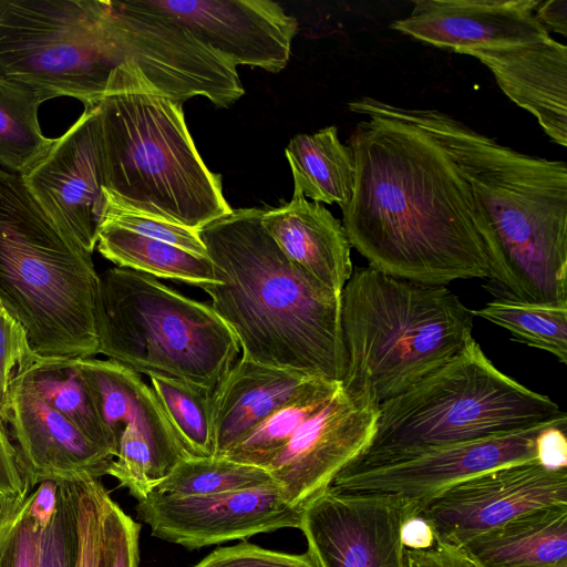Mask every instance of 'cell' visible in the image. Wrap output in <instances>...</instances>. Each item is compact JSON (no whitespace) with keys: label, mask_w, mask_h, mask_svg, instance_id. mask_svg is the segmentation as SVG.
I'll use <instances>...</instances> for the list:
<instances>
[{"label":"cell","mask_w":567,"mask_h":567,"mask_svg":"<svg viewBox=\"0 0 567 567\" xmlns=\"http://www.w3.org/2000/svg\"><path fill=\"white\" fill-rule=\"evenodd\" d=\"M348 107L365 116L349 140L355 178L341 209L351 247L398 278L488 279L487 225L451 155L393 104L362 96Z\"/></svg>","instance_id":"obj_1"},{"label":"cell","mask_w":567,"mask_h":567,"mask_svg":"<svg viewBox=\"0 0 567 567\" xmlns=\"http://www.w3.org/2000/svg\"><path fill=\"white\" fill-rule=\"evenodd\" d=\"M261 214L233 209L198 230L217 281L198 288L234 332L243 358L342 381L341 295L281 252L261 225Z\"/></svg>","instance_id":"obj_2"},{"label":"cell","mask_w":567,"mask_h":567,"mask_svg":"<svg viewBox=\"0 0 567 567\" xmlns=\"http://www.w3.org/2000/svg\"><path fill=\"white\" fill-rule=\"evenodd\" d=\"M395 112L433 135L487 225L488 279L512 297L567 302V165L529 156L433 109Z\"/></svg>","instance_id":"obj_3"},{"label":"cell","mask_w":567,"mask_h":567,"mask_svg":"<svg viewBox=\"0 0 567 567\" xmlns=\"http://www.w3.org/2000/svg\"><path fill=\"white\" fill-rule=\"evenodd\" d=\"M183 103L127 63L97 104L104 190L123 206L199 230L233 209L219 174L203 162Z\"/></svg>","instance_id":"obj_4"},{"label":"cell","mask_w":567,"mask_h":567,"mask_svg":"<svg viewBox=\"0 0 567 567\" xmlns=\"http://www.w3.org/2000/svg\"><path fill=\"white\" fill-rule=\"evenodd\" d=\"M473 320L445 285L353 268L341 292L342 383L378 404L393 398L458 353Z\"/></svg>","instance_id":"obj_5"},{"label":"cell","mask_w":567,"mask_h":567,"mask_svg":"<svg viewBox=\"0 0 567 567\" xmlns=\"http://www.w3.org/2000/svg\"><path fill=\"white\" fill-rule=\"evenodd\" d=\"M92 255L48 215L22 176L0 168V300L45 358L99 354Z\"/></svg>","instance_id":"obj_6"},{"label":"cell","mask_w":567,"mask_h":567,"mask_svg":"<svg viewBox=\"0 0 567 567\" xmlns=\"http://www.w3.org/2000/svg\"><path fill=\"white\" fill-rule=\"evenodd\" d=\"M561 412L548 396L499 371L473 338L440 368L379 403L369 445L346 467L517 431Z\"/></svg>","instance_id":"obj_7"},{"label":"cell","mask_w":567,"mask_h":567,"mask_svg":"<svg viewBox=\"0 0 567 567\" xmlns=\"http://www.w3.org/2000/svg\"><path fill=\"white\" fill-rule=\"evenodd\" d=\"M99 354L137 373L214 390L239 343L212 306L128 268L99 274L94 307Z\"/></svg>","instance_id":"obj_8"},{"label":"cell","mask_w":567,"mask_h":567,"mask_svg":"<svg viewBox=\"0 0 567 567\" xmlns=\"http://www.w3.org/2000/svg\"><path fill=\"white\" fill-rule=\"evenodd\" d=\"M122 64L113 1L0 0V80L43 102L85 107L106 96Z\"/></svg>","instance_id":"obj_9"},{"label":"cell","mask_w":567,"mask_h":567,"mask_svg":"<svg viewBox=\"0 0 567 567\" xmlns=\"http://www.w3.org/2000/svg\"><path fill=\"white\" fill-rule=\"evenodd\" d=\"M566 416H557L532 426L478 440L434 446L385 463L342 468L332 489L390 495L419 505L454 484L483 472L537 460L536 440L542 431Z\"/></svg>","instance_id":"obj_10"},{"label":"cell","mask_w":567,"mask_h":567,"mask_svg":"<svg viewBox=\"0 0 567 567\" xmlns=\"http://www.w3.org/2000/svg\"><path fill=\"white\" fill-rule=\"evenodd\" d=\"M567 505V468L537 460L499 466L463 480L417 506L435 542L460 548L473 537L527 512Z\"/></svg>","instance_id":"obj_11"},{"label":"cell","mask_w":567,"mask_h":567,"mask_svg":"<svg viewBox=\"0 0 567 567\" xmlns=\"http://www.w3.org/2000/svg\"><path fill=\"white\" fill-rule=\"evenodd\" d=\"M411 516L413 506L394 496L328 487L303 507L299 529L317 567H403Z\"/></svg>","instance_id":"obj_12"},{"label":"cell","mask_w":567,"mask_h":567,"mask_svg":"<svg viewBox=\"0 0 567 567\" xmlns=\"http://www.w3.org/2000/svg\"><path fill=\"white\" fill-rule=\"evenodd\" d=\"M140 519L154 537L188 549L299 528L302 509L290 505L277 484L204 496L152 492L137 502Z\"/></svg>","instance_id":"obj_13"},{"label":"cell","mask_w":567,"mask_h":567,"mask_svg":"<svg viewBox=\"0 0 567 567\" xmlns=\"http://www.w3.org/2000/svg\"><path fill=\"white\" fill-rule=\"evenodd\" d=\"M378 403L341 383L329 402L307 420L267 466L282 497L303 507L369 445Z\"/></svg>","instance_id":"obj_14"},{"label":"cell","mask_w":567,"mask_h":567,"mask_svg":"<svg viewBox=\"0 0 567 567\" xmlns=\"http://www.w3.org/2000/svg\"><path fill=\"white\" fill-rule=\"evenodd\" d=\"M27 187L48 215L92 255L103 218L105 188L99 109L82 115L27 175Z\"/></svg>","instance_id":"obj_15"},{"label":"cell","mask_w":567,"mask_h":567,"mask_svg":"<svg viewBox=\"0 0 567 567\" xmlns=\"http://www.w3.org/2000/svg\"><path fill=\"white\" fill-rule=\"evenodd\" d=\"M237 65L277 73L290 59L298 21L269 0H151Z\"/></svg>","instance_id":"obj_16"},{"label":"cell","mask_w":567,"mask_h":567,"mask_svg":"<svg viewBox=\"0 0 567 567\" xmlns=\"http://www.w3.org/2000/svg\"><path fill=\"white\" fill-rule=\"evenodd\" d=\"M7 424L27 484L100 478L114 460L52 409L22 374L11 385Z\"/></svg>","instance_id":"obj_17"},{"label":"cell","mask_w":567,"mask_h":567,"mask_svg":"<svg viewBox=\"0 0 567 567\" xmlns=\"http://www.w3.org/2000/svg\"><path fill=\"white\" fill-rule=\"evenodd\" d=\"M539 0H417L390 28L456 53L501 49L549 38L535 10Z\"/></svg>","instance_id":"obj_18"},{"label":"cell","mask_w":567,"mask_h":567,"mask_svg":"<svg viewBox=\"0 0 567 567\" xmlns=\"http://www.w3.org/2000/svg\"><path fill=\"white\" fill-rule=\"evenodd\" d=\"M503 93L536 117L558 145H567V48L551 37L501 49H467Z\"/></svg>","instance_id":"obj_19"},{"label":"cell","mask_w":567,"mask_h":567,"mask_svg":"<svg viewBox=\"0 0 567 567\" xmlns=\"http://www.w3.org/2000/svg\"><path fill=\"white\" fill-rule=\"evenodd\" d=\"M320 377L240 358L212 393L215 457H224L275 411L311 389Z\"/></svg>","instance_id":"obj_20"},{"label":"cell","mask_w":567,"mask_h":567,"mask_svg":"<svg viewBox=\"0 0 567 567\" xmlns=\"http://www.w3.org/2000/svg\"><path fill=\"white\" fill-rule=\"evenodd\" d=\"M261 225L281 252L330 291L341 295L353 266L342 223L293 188L289 203L262 210Z\"/></svg>","instance_id":"obj_21"},{"label":"cell","mask_w":567,"mask_h":567,"mask_svg":"<svg viewBox=\"0 0 567 567\" xmlns=\"http://www.w3.org/2000/svg\"><path fill=\"white\" fill-rule=\"evenodd\" d=\"M116 447L123 433L147 441L169 462L187 458L151 386L140 373L113 360L76 358Z\"/></svg>","instance_id":"obj_22"},{"label":"cell","mask_w":567,"mask_h":567,"mask_svg":"<svg viewBox=\"0 0 567 567\" xmlns=\"http://www.w3.org/2000/svg\"><path fill=\"white\" fill-rule=\"evenodd\" d=\"M458 550L475 567L567 563V505L527 512L473 537Z\"/></svg>","instance_id":"obj_23"},{"label":"cell","mask_w":567,"mask_h":567,"mask_svg":"<svg viewBox=\"0 0 567 567\" xmlns=\"http://www.w3.org/2000/svg\"><path fill=\"white\" fill-rule=\"evenodd\" d=\"M295 187L317 203L338 204L351 199L355 178L352 151L343 145L336 126L312 134L295 135L286 147Z\"/></svg>","instance_id":"obj_24"},{"label":"cell","mask_w":567,"mask_h":567,"mask_svg":"<svg viewBox=\"0 0 567 567\" xmlns=\"http://www.w3.org/2000/svg\"><path fill=\"white\" fill-rule=\"evenodd\" d=\"M96 247L116 267L197 287L217 282L208 256H199L109 223H101Z\"/></svg>","instance_id":"obj_25"},{"label":"cell","mask_w":567,"mask_h":567,"mask_svg":"<svg viewBox=\"0 0 567 567\" xmlns=\"http://www.w3.org/2000/svg\"><path fill=\"white\" fill-rule=\"evenodd\" d=\"M34 391L56 412L78 427L93 443L117 455L116 444L107 430L93 394L84 381L76 358L37 360L21 373Z\"/></svg>","instance_id":"obj_26"},{"label":"cell","mask_w":567,"mask_h":567,"mask_svg":"<svg viewBox=\"0 0 567 567\" xmlns=\"http://www.w3.org/2000/svg\"><path fill=\"white\" fill-rule=\"evenodd\" d=\"M43 100L0 80V168L24 176L49 153L55 138L40 127Z\"/></svg>","instance_id":"obj_27"},{"label":"cell","mask_w":567,"mask_h":567,"mask_svg":"<svg viewBox=\"0 0 567 567\" xmlns=\"http://www.w3.org/2000/svg\"><path fill=\"white\" fill-rule=\"evenodd\" d=\"M473 315L506 329L515 341L567 363V302H535L501 296L473 310Z\"/></svg>","instance_id":"obj_28"},{"label":"cell","mask_w":567,"mask_h":567,"mask_svg":"<svg viewBox=\"0 0 567 567\" xmlns=\"http://www.w3.org/2000/svg\"><path fill=\"white\" fill-rule=\"evenodd\" d=\"M341 383L342 381L319 379L311 389L256 426L224 457L266 470L299 427L329 402Z\"/></svg>","instance_id":"obj_29"},{"label":"cell","mask_w":567,"mask_h":567,"mask_svg":"<svg viewBox=\"0 0 567 567\" xmlns=\"http://www.w3.org/2000/svg\"><path fill=\"white\" fill-rule=\"evenodd\" d=\"M59 481L27 484L0 518V567H41L42 530Z\"/></svg>","instance_id":"obj_30"},{"label":"cell","mask_w":567,"mask_h":567,"mask_svg":"<svg viewBox=\"0 0 567 567\" xmlns=\"http://www.w3.org/2000/svg\"><path fill=\"white\" fill-rule=\"evenodd\" d=\"M148 377L151 388L187 457H213V391L174 378Z\"/></svg>","instance_id":"obj_31"},{"label":"cell","mask_w":567,"mask_h":567,"mask_svg":"<svg viewBox=\"0 0 567 567\" xmlns=\"http://www.w3.org/2000/svg\"><path fill=\"white\" fill-rule=\"evenodd\" d=\"M276 484L262 467L226 457H187L153 492L174 496H204Z\"/></svg>","instance_id":"obj_32"},{"label":"cell","mask_w":567,"mask_h":567,"mask_svg":"<svg viewBox=\"0 0 567 567\" xmlns=\"http://www.w3.org/2000/svg\"><path fill=\"white\" fill-rule=\"evenodd\" d=\"M79 481H59L42 530L41 567H75Z\"/></svg>","instance_id":"obj_33"},{"label":"cell","mask_w":567,"mask_h":567,"mask_svg":"<svg viewBox=\"0 0 567 567\" xmlns=\"http://www.w3.org/2000/svg\"><path fill=\"white\" fill-rule=\"evenodd\" d=\"M111 499L100 478L79 481L75 567H103L110 543Z\"/></svg>","instance_id":"obj_34"},{"label":"cell","mask_w":567,"mask_h":567,"mask_svg":"<svg viewBox=\"0 0 567 567\" xmlns=\"http://www.w3.org/2000/svg\"><path fill=\"white\" fill-rule=\"evenodd\" d=\"M105 207L101 223H109L141 236L169 244L186 251L207 256L198 230L168 221L166 219L132 210L104 189Z\"/></svg>","instance_id":"obj_35"},{"label":"cell","mask_w":567,"mask_h":567,"mask_svg":"<svg viewBox=\"0 0 567 567\" xmlns=\"http://www.w3.org/2000/svg\"><path fill=\"white\" fill-rule=\"evenodd\" d=\"M38 357L23 326L0 300V419L4 424L8 422L12 382Z\"/></svg>","instance_id":"obj_36"},{"label":"cell","mask_w":567,"mask_h":567,"mask_svg":"<svg viewBox=\"0 0 567 567\" xmlns=\"http://www.w3.org/2000/svg\"><path fill=\"white\" fill-rule=\"evenodd\" d=\"M193 567H317L308 553L289 554L248 542L218 548Z\"/></svg>","instance_id":"obj_37"},{"label":"cell","mask_w":567,"mask_h":567,"mask_svg":"<svg viewBox=\"0 0 567 567\" xmlns=\"http://www.w3.org/2000/svg\"><path fill=\"white\" fill-rule=\"evenodd\" d=\"M141 524L112 498L110 503V543L103 567H138Z\"/></svg>","instance_id":"obj_38"},{"label":"cell","mask_w":567,"mask_h":567,"mask_svg":"<svg viewBox=\"0 0 567 567\" xmlns=\"http://www.w3.org/2000/svg\"><path fill=\"white\" fill-rule=\"evenodd\" d=\"M27 482L21 471L9 431L0 419V498L12 503L24 492Z\"/></svg>","instance_id":"obj_39"},{"label":"cell","mask_w":567,"mask_h":567,"mask_svg":"<svg viewBox=\"0 0 567 567\" xmlns=\"http://www.w3.org/2000/svg\"><path fill=\"white\" fill-rule=\"evenodd\" d=\"M567 416L540 432L536 440L537 461L545 467L567 468Z\"/></svg>","instance_id":"obj_40"},{"label":"cell","mask_w":567,"mask_h":567,"mask_svg":"<svg viewBox=\"0 0 567 567\" xmlns=\"http://www.w3.org/2000/svg\"><path fill=\"white\" fill-rule=\"evenodd\" d=\"M403 567H475L457 548L435 543L429 549L404 548Z\"/></svg>","instance_id":"obj_41"},{"label":"cell","mask_w":567,"mask_h":567,"mask_svg":"<svg viewBox=\"0 0 567 567\" xmlns=\"http://www.w3.org/2000/svg\"><path fill=\"white\" fill-rule=\"evenodd\" d=\"M401 538L404 548L408 549H429L436 543L431 525L417 515L404 522Z\"/></svg>","instance_id":"obj_42"},{"label":"cell","mask_w":567,"mask_h":567,"mask_svg":"<svg viewBox=\"0 0 567 567\" xmlns=\"http://www.w3.org/2000/svg\"><path fill=\"white\" fill-rule=\"evenodd\" d=\"M535 16L548 32L551 30L567 35V0L539 1Z\"/></svg>","instance_id":"obj_43"},{"label":"cell","mask_w":567,"mask_h":567,"mask_svg":"<svg viewBox=\"0 0 567 567\" xmlns=\"http://www.w3.org/2000/svg\"><path fill=\"white\" fill-rule=\"evenodd\" d=\"M532 567H567V563L539 565V566H532Z\"/></svg>","instance_id":"obj_44"},{"label":"cell","mask_w":567,"mask_h":567,"mask_svg":"<svg viewBox=\"0 0 567 567\" xmlns=\"http://www.w3.org/2000/svg\"><path fill=\"white\" fill-rule=\"evenodd\" d=\"M9 504H10V503H6L4 501H2V499L0 498V518L2 517V515H3V513H4L6 508H7V506H8Z\"/></svg>","instance_id":"obj_45"}]
</instances>
